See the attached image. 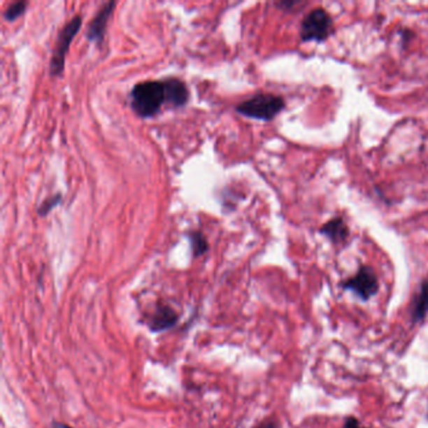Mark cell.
Returning <instances> with one entry per match:
<instances>
[{
    "instance_id": "cell-1",
    "label": "cell",
    "mask_w": 428,
    "mask_h": 428,
    "mask_svg": "<svg viewBox=\"0 0 428 428\" xmlns=\"http://www.w3.org/2000/svg\"><path fill=\"white\" fill-rule=\"evenodd\" d=\"M166 104L164 80H147L131 90V108L141 118L155 117Z\"/></svg>"
},
{
    "instance_id": "cell-2",
    "label": "cell",
    "mask_w": 428,
    "mask_h": 428,
    "mask_svg": "<svg viewBox=\"0 0 428 428\" xmlns=\"http://www.w3.org/2000/svg\"><path fill=\"white\" fill-rule=\"evenodd\" d=\"M285 108L284 98L273 93H257L235 107L240 115L259 121H271Z\"/></svg>"
},
{
    "instance_id": "cell-3",
    "label": "cell",
    "mask_w": 428,
    "mask_h": 428,
    "mask_svg": "<svg viewBox=\"0 0 428 428\" xmlns=\"http://www.w3.org/2000/svg\"><path fill=\"white\" fill-rule=\"evenodd\" d=\"M83 17L80 14H76L73 18L69 19L64 27L58 33L57 43L53 49V55L49 62V73L52 77H58L63 73L66 66V57L74 37L78 34L82 27Z\"/></svg>"
},
{
    "instance_id": "cell-4",
    "label": "cell",
    "mask_w": 428,
    "mask_h": 428,
    "mask_svg": "<svg viewBox=\"0 0 428 428\" xmlns=\"http://www.w3.org/2000/svg\"><path fill=\"white\" fill-rule=\"evenodd\" d=\"M333 33V20L329 13L323 8L313 9L308 13L300 27V38L303 42H318L327 41Z\"/></svg>"
},
{
    "instance_id": "cell-5",
    "label": "cell",
    "mask_w": 428,
    "mask_h": 428,
    "mask_svg": "<svg viewBox=\"0 0 428 428\" xmlns=\"http://www.w3.org/2000/svg\"><path fill=\"white\" fill-rule=\"evenodd\" d=\"M343 287L355 293L359 299L369 300L380 290V282L371 266L363 265L355 276L343 283Z\"/></svg>"
},
{
    "instance_id": "cell-6",
    "label": "cell",
    "mask_w": 428,
    "mask_h": 428,
    "mask_svg": "<svg viewBox=\"0 0 428 428\" xmlns=\"http://www.w3.org/2000/svg\"><path fill=\"white\" fill-rule=\"evenodd\" d=\"M117 3L115 0H110L107 1L104 6H101L98 9L97 14L93 17L91 23L88 25V29H87V39L92 43L101 44L104 41V34H106V29H107V24H108V20H110V15L113 14V10L116 8Z\"/></svg>"
},
{
    "instance_id": "cell-7",
    "label": "cell",
    "mask_w": 428,
    "mask_h": 428,
    "mask_svg": "<svg viewBox=\"0 0 428 428\" xmlns=\"http://www.w3.org/2000/svg\"><path fill=\"white\" fill-rule=\"evenodd\" d=\"M166 90V104L172 108H181L189 104L190 91L184 80L178 77L164 78Z\"/></svg>"
},
{
    "instance_id": "cell-8",
    "label": "cell",
    "mask_w": 428,
    "mask_h": 428,
    "mask_svg": "<svg viewBox=\"0 0 428 428\" xmlns=\"http://www.w3.org/2000/svg\"><path fill=\"white\" fill-rule=\"evenodd\" d=\"M178 314L176 311L170 306H165V304H161V306H156L155 312L148 317V328L150 331H155V333H159V331H167L172 327L178 324Z\"/></svg>"
},
{
    "instance_id": "cell-9",
    "label": "cell",
    "mask_w": 428,
    "mask_h": 428,
    "mask_svg": "<svg viewBox=\"0 0 428 428\" xmlns=\"http://www.w3.org/2000/svg\"><path fill=\"white\" fill-rule=\"evenodd\" d=\"M320 234L331 240L336 244L344 243L348 238V227L344 222L342 217H334L331 220L325 222L324 225L320 229Z\"/></svg>"
},
{
    "instance_id": "cell-10",
    "label": "cell",
    "mask_w": 428,
    "mask_h": 428,
    "mask_svg": "<svg viewBox=\"0 0 428 428\" xmlns=\"http://www.w3.org/2000/svg\"><path fill=\"white\" fill-rule=\"evenodd\" d=\"M428 315V280H423L420 292L416 295L412 304V320L418 323Z\"/></svg>"
},
{
    "instance_id": "cell-11",
    "label": "cell",
    "mask_w": 428,
    "mask_h": 428,
    "mask_svg": "<svg viewBox=\"0 0 428 428\" xmlns=\"http://www.w3.org/2000/svg\"><path fill=\"white\" fill-rule=\"evenodd\" d=\"M187 238L190 240L192 257H202L208 250V238L201 230H191L187 233Z\"/></svg>"
},
{
    "instance_id": "cell-12",
    "label": "cell",
    "mask_w": 428,
    "mask_h": 428,
    "mask_svg": "<svg viewBox=\"0 0 428 428\" xmlns=\"http://www.w3.org/2000/svg\"><path fill=\"white\" fill-rule=\"evenodd\" d=\"M27 8H28V1H25V0L14 1L6 8V10L4 12V19L8 22H14L15 19H18L20 15L24 14Z\"/></svg>"
},
{
    "instance_id": "cell-13",
    "label": "cell",
    "mask_w": 428,
    "mask_h": 428,
    "mask_svg": "<svg viewBox=\"0 0 428 428\" xmlns=\"http://www.w3.org/2000/svg\"><path fill=\"white\" fill-rule=\"evenodd\" d=\"M62 199H63V197H62V194H59V192H57L55 195L48 196V197L39 205V208H38V215H39V216H47L53 208H57L58 205H61Z\"/></svg>"
},
{
    "instance_id": "cell-14",
    "label": "cell",
    "mask_w": 428,
    "mask_h": 428,
    "mask_svg": "<svg viewBox=\"0 0 428 428\" xmlns=\"http://www.w3.org/2000/svg\"><path fill=\"white\" fill-rule=\"evenodd\" d=\"M254 428H280V425L274 418H268V420H265L263 422L259 423L257 427Z\"/></svg>"
},
{
    "instance_id": "cell-15",
    "label": "cell",
    "mask_w": 428,
    "mask_h": 428,
    "mask_svg": "<svg viewBox=\"0 0 428 428\" xmlns=\"http://www.w3.org/2000/svg\"><path fill=\"white\" fill-rule=\"evenodd\" d=\"M343 428H364L362 427L361 423L359 421L355 418V417H348L347 420H345V422H344V426Z\"/></svg>"
},
{
    "instance_id": "cell-16",
    "label": "cell",
    "mask_w": 428,
    "mask_h": 428,
    "mask_svg": "<svg viewBox=\"0 0 428 428\" xmlns=\"http://www.w3.org/2000/svg\"><path fill=\"white\" fill-rule=\"evenodd\" d=\"M52 428H73L71 427V426H68L66 423L62 422H55L52 425Z\"/></svg>"
},
{
    "instance_id": "cell-17",
    "label": "cell",
    "mask_w": 428,
    "mask_h": 428,
    "mask_svg": "<svg viewBox=\"0 0 428 428\" xmlns=\"http://www.w3.org/2000/svg\"><path fill=\"white\" fill-rule=\"evenodd\" d=\"M427 417H428V415H427Z\"/></svg>"
}]
</instances>
